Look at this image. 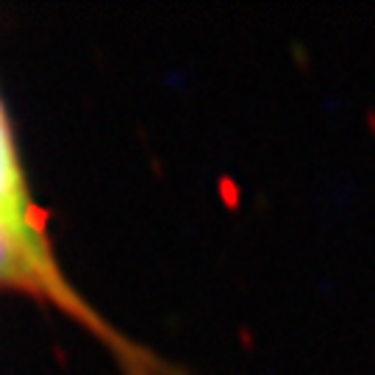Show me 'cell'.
<instances>
[{
    "label": "cell",
    "instance_id": "1",
    "mask_svg": "<svg viewBox=\"0 0 375 375\" xmlns=\"http://www.w3.org/2000/svg\"><path fill=\"white\" fill-rule=\"evenodd\" d=\"M0 287L23 290V292H34L39 298H48V301L59 303L61 309L78 314L83 323L101 328V320L86 312L83 301L64 281L53 253L31 250L28 245L14 239L3 228H0Z\"/></svg>",
    "mask_w": 375,
    "mask_h": 375
},
{
    "label": "cell",
    "instance_id": "2",
    "mask_svg": "<svg viewBox=\"0 0 375 375\" xmlns=\"http://www.w3.org/2000/svg\"><path fill=\"white\" fill-rule=\"evenodd\" d=\"M0 228L28 245L31 250L50 253V245L45 239L39 212L31 201L28 183L20 167V156L14 148V134L0 101Z\"/></svg>",
    "mask_w": 375,
    "mask_h": 375
}]
</instances>
